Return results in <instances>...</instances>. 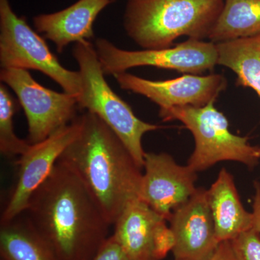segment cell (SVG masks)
<instances>
[{
	"instance_id": "5b68a950",
	"label": "cell",
	"mask_w": 260,
	"mask_h": 260,
	"mask_svg": "<svg viewBox=\"0 0 260 260\" xmlns=\"http://www.w3.org/2000/svg\"><path fill=\"white\" fill-rule=\"evenodd\" d=\"M214 104L159 109V116L164 121H181L191 132L195 145L187 166L194 172H203L227 160L242 162L250 169L255 167L260 160V146L251 145L247 137L233 134L227 118Z\"/></svg>"
},
{
	"instance_id": "44dd1931",
	"label": "cell",
	"mask_w": 260,
	"mask_h": 260,
	"mask_svg": "<svg viewBox=\"0 0 260 260\" xmlns=\"http://www.w3.org/2000/svg\"><path fill=\"white\" fill-rule=\"evenodd\" d=\"M90 260H128L115 239L110 236L97 254Z\"/></svg>"
},
{
	"instance_id": "4fadbf2b",
	"label": "cell",
	"mask_w": 260,
	"mask_h": 260,
	"mask_svg": "<svg viewBox=\"0 0 260 260\" xmlns=\"http://www.w3.org/2000/svg\"><path fill=\"white\" fill-rule=\"evenodd\" d=\"M169 222L174 234L175 260H206L218 246L208 193L203 187L197 188L192 196L173 212Z\"/></svg>"
},
{
	"instance_id": "603a6c76",
	"label": "cell",
	"mask_w": 260,
	"mask_h": 260,
	"mask_svg": "<svg viewBox=\"0 0 260 260\" xmlns=\"http://www.w3.org/2000/svg\"><path fill=\"white\" fill-rule=\"evenodd\" d=\"M255 194L253 198L252 215L253 229L260 234V183L256 181L254 183Z\"/></svg>"
},
{
	"instance_id": "ac0fdd59",
	"label": "cell",
	"mask_w": 260,
	"mask_h": 260,
	"mask_svg": "<svg viewBox=\"0 0 260 260\" xmlns=\"http://www.w3.org/2000/svg\"><path fill=\"white\" fill-rule=\"evenodd\" d=\"M260 36V0H224L208 40L218 43Z\"/></svg>"
},
{
	"instance_id": "7a4b0ae2",
	"label": "cell",
	"mask_w": 260,
	"mask_h": 260,
	"mask_svg": "<svg viewBox=\"0 0 260 260\" xmlns=\"http://www.w3.org/2000/svg\"><path fill=\"white\" fill-rule=\"evenodd\" d=\"M79 119V133L59 160L78 176L113 225L140 198L143 169L99 116L85 111Z\"/></svg>"
},
{
	"instance_id": "d4e9b609",
	"label": "cell",
	"mask_w": 260,
	"mask_h": 260,
	"mask_svg": "<svg viewBox=\"0 0 260 260\" xmlns=\"http://www.w3.org/2000/svg\"><path fill=\"white\" fill-rule=\"evenodd\" d=\"M1 260H3V259H1Z\"/></svg>"
},
{
	"instance_id": "e0dca14e",
	"label": "cell",
	"mask_w": 260,
	"mask_h": 260,
	"mask_svg": "<svg viewBox=\"0 0 260 260\" xmlns=\"http://www.w3.org/2000/svg\"><path fill=\"white\" fill-rule=\"evenodd\" d=\"M218 65L232 70L237 85L254 90L260 98V36L216 44Z\"/></svg>"
},
{
	"instance_id": "52a82bcc",
	"label": "cell",
	"mask_w": 260,
	"mask_h": 260,
	"mask_svg": "<svg viewBox=\"0 0 260 260\" xmlns=\"http://www.w3.org/2000/svg\"><path fill=\"white\" fill-rule=\"evenodd\" d=\"M94 47L105 75L113 76L145 66L200 75L213 71L218 65L216 44L210 41L189 39L167 49L128 51L100 38L95 40Z\"/></svg>"
},
{
	"instance_id": "7c38bea8",
	"label": "cell",
	"mask_w": 260,
	"mask_h": 260,
	"mask_svg": "<svg viewBox=\"0 0 260 260\" xmlns=\"http://www.w3.org/2000/svg\"><path fill=\"white\" fill-rule=\"evenodd\" d=\"M140 199L167 221L196 191L197 172L166 153H145Z\"/></svg>"
},
{
	"instance_id": "277c9868",
	"label": "cell",
	"mask_w": 260,
	"mask_h": 260,
	"mask_svg": "<svg viewBox=\"0 0 260 260\" xmlns=\"http://www.w3.org/2000/svg\"><path fill=\"white\" fill-rule=\"evenodd\" d=\"M73 55L79 67L81 78L78 107L99 116L120 138L135 161L143 169V136L161 126L140 119L129 104L111 88L90 41L76 43Z\"/></svg>"
},
{
	"instance_id": "9c48e42d",
	"label": "cell",
	"mask_w": 260,
	"mask_h": 260,
	"mask_svg": "<svg viewBox=\"0 0 260 260\" xmlns=\"http://www.w3.org/2000/svg\"><path fill=\"white\" fill-rule=\"evenodd\" d=\"M79 116L47 139L30 144L28 150L19 156L18 178L8 203L1 215L0 223H6L23 215L29 200L50 175L61 154L79 133Z\"/></svg>"
},
{
	"instance_id": "6da1fadb",
	"label": "cell",
	"mask_w": 260,
	"mask_h": 260,
	"mask_svg": "<svg viewBox=\"0 0 260 260\" xmlns=\"http://www.w3.org/2000/svg\"><path fill=\"white\" fill-rule=\"evenodd\" d=\"M24 214L59 260H90L110 237L112 225L96 200L59 160Z\"/></svg>"
},
{
	"instance_id": "7402d4cb",
	"label": "cell",
	"mask_w": 260,
	"mask_h": 260,
	"mask_svg": "<svg viewBox=\"0 0 260 260\" xmlns=\"http://www.w3.org/2000/svg\"><path fill=\"white\" fill-rule=\"evenodd\" d=\"M206 260H238L231 241L219 243L215 250Z\"/></svg>"
},
{
	"instance_id": "30bf717a",
	"label": "cell",
	"mask_w": 260,
	"mask_h": 260,
	"mask_svg": "<svg viewBox=\"0 0 260 260\" xmlns=\"http://www.w3.org/2000/svg\"><path fill=\"white\" fill-rule=\"evenodd\" d=\"M113 225L112 237L128 260H162L174 248L167 220L140 198L128 203Z\"/></svg>"
},
{
	"instance_id": "3957f363",
	"label": "cell",
	"mask_w": 260,
	"mask_h": 260,
	"mask_svg": "<svg viewBox=\"0 0 260 260\" xmlns=\"http://www.w3.org/2000/svg\"><path fill=\"white\" fill-rule=\"evenodd\" d=\"M224 0H127L124 30L144 49L174 47L181 37L208 39Z\"/></svg>"
},
{
	"instance_id": "9a60e30c",
	"label": "cell",
	"mask_w": 260,
	"mask_h": 260,
	"mask_svg": "<svg viewBox=\"0 0 260 260\" xmlns=\"http://www.w3.org/2000/svg\"><path fill=\"white\" fill-rule=\"evenodd\" d=\"M207 193L219 243L232 241L253 229L252 213L243 206L234 177L226 169L220 171Z\"/></svg>"
},
{
	"instance_id": "ba28073f",
	"label": "cell",
	"mask_w": 260,
	"mask_h": 260,
	"mask_svg": "<svg viewBox=\"0 0 260 260\" xmlns=\"http://www.w3.org/2000/svg\"><path fill=\"white\" fill-rule=\"evenodd\" d=\"M0 80L14 91L23 107L30 144L47 139L78 118V96L45 88L28 70L1 69Z\"/></svg>"
},
{
	"instance_id": "5bb4252c",
	"label": "cell",
	"mask_w": 260,
	"mask_h": 260,
	"mask_svg": "<svg viewBox=\"0 0 260 260\" xmlns=\"http://www.w3.org/2000/svg\"><path fill=\"white\" fill-rule=\"evenodd\" d=\"M114 0H78L56 13L37 15L32 19L36 30L55 44L61 53L72 43L90 41L98 15Z\"/></svg>"
},
{
	"instance_id": "ffe728a7",
	"label": "cell",
	"mask_w": 260,
	"mask_h": 260,
	"mask_svg": "<svg viewBox=\"0 0 260 260\" xmlns=\"http://www.w3.org/2000/svg\"><path fill=\"white\" fill-rule=\"evenodd\" d=\"M238 260H260V234L251 229L231 241Z\"/></svg>"
},
{
	"instance_id": "8992f818",
	"label": "cell",
	"mask_w": 260,
	"mask_h": 260,
	"mask_svg": "<svg viewBox=\"0 0 260 260\" xmlns=\"http://www.w3.org/2000/svg\"><path fill=\"white\" fill-rule=\"evenodd\" d=\"M0 65L2 69L37 70L59 84L65 93L78 97L81 92L79 71L61 64L39 32L15 14L10 0H0Z\"/></svg>"
},
{
	"instance_id": "d6986e66",
	"label": "cell",
	"mask_w": 260,
	"mask_h": 260,
	"mask_svg": "<svg viewBox=\"0 0 260 260\" xmlns=\"http://www.w3.org/2000/svg\"><path fill=\"white\" fill-rule=\"evenodd\" d=\"M6 86L0 85V151L5 156L12 158L25 153L30 144L15 134L13 117L16 104Z\"/></svg>"
},
{
	"instance_id": "2e32d148",
	"label": "cell",
	"mask_w": 260,
	"mask_h": 260,
	"mask_svg": "<svg viewBox=\"0 0 260 260\" xmlns=\"http://www.w3.org/2000/svg\"><path fill=\"white\" fill-rule=\"evenodd\" d=\"M20 215L0 223V254L3 260H59L28 218Z\"/></svg>"
},
{
	"instance_id": "8fae6325",
	"label": "cell",
	"mask_w": 260,
	"mask_h": 260,
	"mask_svg": "<svg viewBox=\"0 0 260 260\" xmlns=\"http://www.w3.org/2000/svg\"><path fill=\"white\" fill-rule=\"evenodd\" d=\"M113 76L121 89L146 97L159 109L205 107L215 102L228 85L226 78L220 74H186L166 80L144 79L126 72Z\"/></svg>"
},
{
	"instance_id": "cb8c5ba5",
	"label": "cell",
	"mask_w": 260,
	"mask_h": 260,
	"mask_svg": "<svg viewBox=\"0 0 260 260\" xmlns=\"http://www.w3.org/2000/svg\"><path fill=\"white\" fill-rule=\"evenodd\" d=\"M186 260H189V259H186Z\"/></svg>"
}]
</instances>
